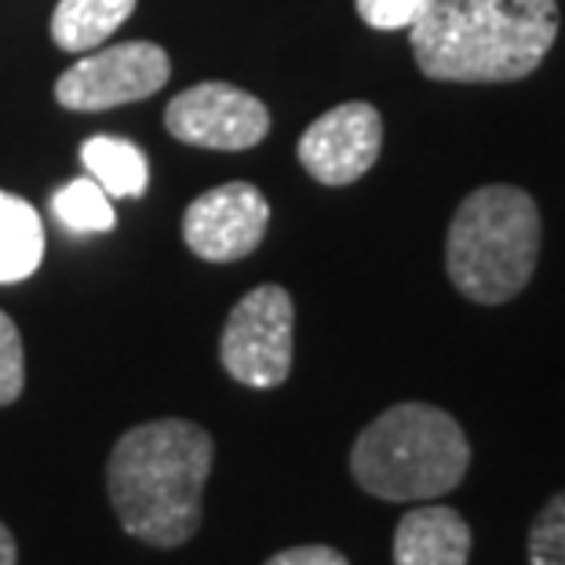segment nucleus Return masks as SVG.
Instances as JSON below:
<instances>
[{
  "label": "nucleus",
  "mask_w": 565,
  "mask_h": 565,
  "mask_svg": "<svg viewBox=\"0 0 565 565\" xmlns=\"http://www.w3.org/2000/svg\"><path fill=\"white\" fill-rule=\"evenodd\" d=\"M296 307L288 288L259 285L231 310L220 340V362L245 387H281L292 372Z\"/></svg>",
  "instance_id": "obj_5"
},
{
  "label": "nucleus",
  "mask_w": 565,
  "mask_h": 565,
  "mask_svg": "<svg viewBox=\"0 0 565 565\" xmlns=\"http://www.w3.org/2000/svg\"><path fill=\"white\" fill-rule=\"evenodd\" d=\"M383 121L376 106L343 103L321 114L303 136H299L296 158L307 168L310 179L324 186H351L358 183L380 158Z\"/></svg>",
  "instance_id": "obj_9"
},
{
  "label": "nucleus",
  "mask_w": 565,
  "mask_h": 565,
  "mask_svg": "<svg viewBox=\"0 0 565 565\" xmlns=\"http://www.w3.org/2000/svg\"><path fill=\"white\" fill-rule=\"evenodd\" d=\"M15 562H19L15 536H11V529L0 522V565H15Z\"/></svg>",
  "instance_id": "obj_19"
},
{
  "label": "nucleus",
  "mask_w": 565,
  "mask_h": 565,
  "mask_svg": "<svg viewBox=\"0 0 565 565\" xmlns=\"http://www.w3.org/2000/svg\"><path fill=\"white\" fill-rule=\"evenodd\" d=\"M164 128L186 147L248 150L267 139L270 110L245 88H234L226 81H204L168 103Z\"/></svg>",
  "instance_id": "obj_7"
},
{
  "label": "nucleus",
  "mask_w": 565,
  "mask_h": 565,
  "mask_svg": "<svg viewBox=\"0 0 565 565\" xmlns=\"http://www.w3.org/2000/svg\"><path fill=\"white\" fill-rule=\"evenodd\" d=\"M540 259V212L519 186L467 194L449 223L445 270L471 303L500 307L522 292Z\"/></svg>",
  "instance_id": "obj_4"
},
{
  "label": "nucleus",
  "mask_w": 565,
  "mask_h": 565,
  "mask_svg": "<svg viewBox=\"0 0 565 565\" xmlns=\"http://www.w3.org/2000/svg\"><path fill=\"white\" fill-rule=\"evenodd\" d=\"M52 212H55V220L74 234H106L117 226L114 198L106 194L92 175H81L74 183H66L63 190H55Z\"/></svg>",
  "instance_id": "obj_14"
},
{
  "label": "nucleus",
  "mask_w": 565,
  "mask_h": 565,
  "mask_svg": "<svg viewBox=\"0 0 565 565\" xmlns=\"http://www.w3.org/2000/svg\"><path fill=\"white\" fill-rule=\"evenodd\" d=\"M529 565H565V489L555 492L529 529Z\"/></svg>",
  "instance_id": "obj_15"
},
{
  "label": "nucleus",
  "mask_w": 565,
  "mask_h": 565,
  "mask_svg": "<svg viewBox=\"0 0 565 565\" xmlns=\"http://www.w3.org/2000/svg\"><path fill=\"white\" fill-rule=\"evenodd\" d=\"M555 0H435L408 30L416 66L430 81H522L558 41Z\"/></svg>",
  "instance_id": "obj_2"
},
{
  "label": "nucleus",
  "mask_w": 565,
  "mask_h": 565,
  "mask_svg": "<svg viewBox=\"0 0 565 565\" xmlns=\"http://www.w3.org/2000/svg\"><path fill=\"white\" fill-rule=\"evenodd\" d=\"M270 226V204L252 183H223L190 201L183 242L209 263H234L259 248Z\"/></svg>",
  "instance_id": "obj_8"
},
{
  "label": "nucleus",
  "mask_w": 565,
  "mask_h": 565,
  "mask_svg": "<svg viewBox=\"0 0 565 565\" xmlns=\"http://www.w3.org/2000/svg\"><path fill=\"white\" fill-rule=\"evenodd\" d=\"M267 565H351L335 547L324 544H303V547H288L278 551L274 558H267Z\"/></svg>",
  "instance_id": "obj_18"
},
{
  "label": "nucleus",
  "mask_w": 565,
  "mask_h": 565,
  "mask_svg": "<svg viewBox=\"0 0 565 565\" xmlns=\"http://www.w3.org/2000/svg\"><path fill=\"white\" fill-rule=\"evenodd\" d=\"M215 441L190 419H150L121 435L106 463V492L125 533L150 547H179L201 529V500Z\"/></svg>",
  "instance_id": "obj_1"
},
{
  "label": "nucleus",
  "mask_w": 565,
  "mask_h": 565,
  "mask_svg": "<svg viewBox=\"0 0 565 565\" xmlns=\"http://www.w3.org/2000/svg\"><path fill=\"white\" fill-rule=\"evenodd\" d=\"M81 161L88 175L110 198H142L150 186V161L136 142L121 136H92L84 139Z\"/></svg>",
  "instance_id": "obj_13"
},
{
  "label": "nucleus",
  "mask_w": 565,
  "mask_h": 565,
  "mask_svg": "<svg viewBox=\"0 0 565 565\" xmlns=\"http://www.w3.org/2000/svg\"><path fill=\"white\" fill-rule=\"evenodd\" d=\"M26 383V354H22V335L4 310H0V405H11Z\"/></svg>",
  "instance_id": "obj_17"
},
{
  "label": "nucleus",
  "mask_w": 565,
  "mask_h": 565,
  "mask_svg": "<svg viewBox=\"0 0 565 565\" xmlns=\"http://www.w3.org/2000/svg\"><path fill=\"white\" fill-rule=\"evenodd\" d=\"M471 525L445 503L413 508L394 529V565H467Z\"/></svg>",
  "instance_id": "obj_10"
},
{
  "label": "nucleus",
  "mask_w": 565,
  "mask_h": 565,
  "mask_svg": "<svg viewBox=\"0 0 565 565\" xmlns=\"http://www.w3.org/2000/svg\"><path fill=\"white\" fill-rule=\"evenodd\" d=\"M44 259V223L30 201L0 190V285L26 281Z\"/></svg>",
  "instance_id": "obj_11"
},
{
  "label": "nucleus",
  "mask_w": 565,
  "mask_h": 565,
  "mask_svg": "<svg viewBox=\"0 0 565 565\" xmlns=\"http://www.w3.org/2000/svg\"><path fill=\"white\" fill-rule=\"evenodd\" d=\"M471 441L438 405L402 402L358 435L351 475L369 497L387 503L438 500L463 482Z\"/></svg>",
  "instance_id": "obj_3"
},
{
  "label": "nucleus",
  "mask_w": 565,
  "mask_h": 565,
  "mask_svg": "<svg viewBox=\"0 0 565 565\" xmlns=\"http://www.w3.org/2000/svg\"><path fill=\"white\" fill-rule=\"evenodd\" d=\"M354 8L365 26L394 33V30H413L435 8V0H354Z\"/></svg>",
  "instance_id": "obj_16"
},
{
  "label": "nucleus",
  "mask_w": 565,
  "mask_h": 565,
  "mask_svg": "<svg viewBox=\"0 0 565 565\" xmlns=\"http://www.w3.org/2000/svg\"><path fill=\"white\" fill-rule=\"evenodd\" d=\"M136 11V0H58L52 15V41L63 52L84 55L110 41Z\"/></svg>",
  "instance_id": "obj_12"
},
{
  "label": "nucleus",
  "mask_w": 565,
  "mask_h": 565,
  "mask_svg": "<svg viewBox=\"0 0 565 565\" xmlns=\"http://www.w3.org/2000/svg\"><path fill=\"white\" fill-rule=\"evenodd\" d=\"M168 74H172V63H168L161 44L125 41L77 58L55 81V103L77 114L114 110V106L158 95L168 84Z\"/></svg>",
  "instance_id": "obj_6"
}]
</instances>
